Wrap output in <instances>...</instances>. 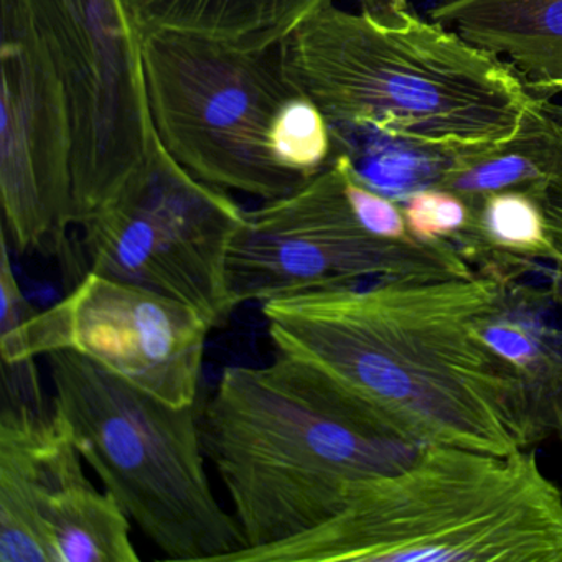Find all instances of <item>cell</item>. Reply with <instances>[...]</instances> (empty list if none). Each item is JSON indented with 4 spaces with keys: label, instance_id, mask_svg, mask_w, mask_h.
Listing matches in <instances>:
<instances>
[{
    "label": "cell",
    "instance_id": "17",
    "mask_svg": "<svg viewBox=\"0 0 562 562\" xmlns=\"http://www.w3.org/2000/svg\"><path fill=\"white\" fill-rule=\"evenodd\" d=\"M274 146L289 169L312 179L330 162V126L311 100L295 94L279 117Z\"/></svg>",
    "mask_w": 562,
    "mask_h": 562
},
{
    "label": "cell",
    "instance_id": "20",
    "mask_svg": "<svg viewBox=\"0 0 562 562\" xmlns=\"http://www.w3.org/2000/svg\"><path fill=\"white\" fill-rule=\"evenodd\" d=\"M334 154V153H331ZM340 154V153H335ZM344 156V154H341ZM345 157L347 162V190L353 203L355 212L364 226L381 238L387 239H406L411 238L409 229H407L406 220H404L403 209L397 205L394 200L381 195L376 190L364 186L357 173L350 159Z\"/></svg>",
    "mask_w": 562,
    "mask_h": 562
},
{
    "label": "cell",
    "instance_id": "9",
    "mask_svg": "<svg viewBox=\"0 0 562 562\" xmlns=\"http://www.w3.org/2000/svg\"><path fill=\"white\" fill-rule=\"evenodd\" d=\"M0 304L2 363L75 351L170 406H195L213 327L192 305L88 272L60 302L37 311L15 278L5 236Z\"/></svg>",
    "mask_w": 562,
    "mask_h": 562
},
{
    "label": "cell",
    "instance_id": "8",
    "mask_svg": "<svg viewBox=\"0 0 562 562\" xmlns=\"http://www.w3.org/2000/svg\"><path fill=\"white\" fill-rule=\"evenodd\" d=\"M475 274L446 239H387L371 233L348 195L345 157L335 153L301 189L245 210L228 261L238 307L321 289Z\"/></svg>",
    "mask_w": 562,
    "mask_h": 562
},
{
    "label": "cell",
    "instance_id": "3",
    "mask_svg": "<svg viewBox=\"0 0 562 562\" xmlns=\"http://www.w3.org/2000/svg\"><path fill=\"white\" fill-rule=\"evenodd\" d=\"M200 429L245 538L229 562L318 528L357 483L406 469L423 449L281 355L225 368Z\"/></svg>",
    "mask_w": 562,
    "mask_h": 562
},
{
    "label": "cell",
    "instance_id": "14",
    "mask_svg": "<svg viewBox=\"0 0 562 562\" xmlns=\"http://www.w3.org/2000/svg\"><path fill=\"white\" fill-rule=\"evenodd\" d=\"M143 34L183 32L271 48L324 0H124Z\"/></svg>",
    "mask_w": 562,
    "mask_h": 562
},
{
    "label": "cell",
    "instance_id": "10",
    "mask_svg": "<svg viewBox=\"0 0 562 562\" xmlns=\"http://www.w3.org/2000/svg\"><path fill=\"white\" fill-rule=\"evenodd\" d=\"M54 58L74 127V222L146 160L150 116L143 38L124 0H19Z\"/></svg>",
    "mask_w": 562,
    "mask_h": 562
},
{
    "label": "cell",
    "instance_id": "6",
    "mask_svg": "<svg viewBox=\"0 0 562 562\" xmlns=\"http://www.w3.org/2000/svg\"><path fill=\"white\" fill-rule=\"evenodd\" d=\"M143 55L157 136L196 179L261 202L311 180L276 153L279 117L299 94L282 74L278 45L156 31L144 34Z\"/></svg>",
    "mask_w": 562,
    "mask_h": 562
},
{
    "label": "cell",
    "instance_id": "13",
    "mask_svg": "<svg viewBox=\"0 0 562 562\" xmlns=\"http://www.w3.org/2000/svg\"><path fill=\"white\" fill-rule=\"evenodd\" d=\"M429 19L505 58L535 93L562 90V0H437Z\"/></svg>",
    "mask_w": 562,
    "mask_h": 562
},
{
    "label": "cell",
    "instance_id": "11",
    "mask_svg": "<svg viewBox=\"0 0 562 562\" xmlns=\"http://www.w3.org/2000/svg\"><path fill=\"white\" fill-rule=\"evenodd\" d=\"M2 2L0 196L19 252L83 279L74 222V127L64 81L19 0Z\"/></svg>",
    "mask_w": 562,
    "mask_h": 562
},
{
    "label": "cell",
    "instance_id": "4",
    "mask_svg": "<svg viewBox=\"0 0 562 562\" xmlns=\"http://www.w3.org/2000/svg\"><path fill=\"white\" fill-rule=\"evenodd\" d=\"M562 562V492L531 450L426 446L328 521L243 562Z\"/></svg>",
    "mask_w": 562,
    "mask_h": 562
},
{
    "label": "cell",
    "instance_id": "18",
    "mask_svg": "<svg viewBox=\"0 0 562 562\" xmlns=\"http://www.w3.org/2000/svg\"><path fill=\"white\" fill-rule=\"evenodd\" d=\"M401 209L411 235L424 241H456L473 216L472 206L462 196L439 187L413 193Z\"/></svg>",
    "mask_w": 562,
    "mask_h": 562
},
{
    "label": "cell",
    "instance_id": "19",
    "mask_svg": "<svg viewBox=\"0 0 562 562\" xmlns=\"http://www.w3.org/2000/svg\"><path fill=\"white\" fill-rule=\"evenodd\" d=\"M548 108V101H546ZM548 172L535 193L546 222L549 262L562 282V117L548 110Z\"/></svg>",
    "mask_w": 562,
    "mask_h": 562
},
{
    "label": "cell",
    "instance_id": "2",
    "mask_svg": "<svg viewBox=\"0 0 562 562\" xmlns=\"http://www.w3.org/2000/svg\"><path fill=\"white\" fill-rule=\"evenodd\" d=\"M291 87L328 124L459 153L508 143L539 94L505 58L432 19L324 0L278 44Z\"/></svg>",
    "mask_w": 562,
    "mask_h": 562
},
{
    "label": "cell",
    "instance_id": "12",
    "mask_svg": "<svg viewBox=\"0 0 562 562\" xmlns=\"http://www.w3.org/2000/svg\"><path fill=\"white\" fill-rule=\"evenodd\" d=\"M2 368L0 562H55L45 499L85 460L57 411L45 406L35 360Z\"/></svg>",
    "mask_w": 562,
    "mask_h": 562
},
{
    "label": "cell",
    "instance_id": "5",
    "mask_svg": "<svg viewBox=\"0 0 562 562\" xmlns=\"http://www.w3.org/2000/svg\"><path fill=\"white\" fill-rule=\"evenodd\" d=\"M45 358L85 463L164 558L232 561L245 538L213 493L200 406H170L75 351Z\"/></svg>",
    "mask_w": 562,
    "mask_h": 562
},
{
    "label": "cell",
    "instance_id": "1",
    "mask_svg": "<svg viewBox=\"0 0 562 562\" xmlns=\"http://www.w3.org/2000/svg\"><path fill=\"white\" fill-rule=\"evenodd\" d=\"M508 281H380L285 295L261 311L276 355L378 426L419 447L509 456L551 426L483 338Z\"/></svg>",
    "mask_w": 562,
    "mask_h": 562
},
{
    "label": "cell",
    "instance_id": "16",
    "mask_svg": "<svg viewBox=\"0 0 562 562\" xmlns=\"http://www.w3.org/2000/svg\"><path fill=\"white\" fill-rule=\"evenodd\" d=\"M532 295L509 279L482 331L490 348L528 384L552 427V406L562 393L561 338L529 305Z\"/></svg>",
    "mask_w": 562,
    "mask_h": 562
},
{
    "label": "cell",
    "instance_id": "15",
    "mask_svg": "<svg viewBox=\"0 0 562 562\" xmlns=\"http://www.w3.org/2000/svg\"><path fill=\"white\" fill-rule=\"evenodd\" d=\"M44 526L55 562H139L131 518L83 469L68 475L45 499Z\"/></svg>",
    "mask_w": 562,
    "mask_h": 562
},
{
    "label": "cell",
    "instance_id": "21",
    "mask_svg": "<svg viewBox=\"0 0 562 562\" xmlns=\"http://www.w3.org/2000/svg\"><path fill=\"white\" fill-rule=\"evenodd\" d=\"M548 110L551 111L552 114H555V116L562 117V106H559V104L548 101Z\"/></svg>",
    "mask_w": 562,
    "mask_h": 562
},
{
    "label": "cell",
    "instance_id": "7",
    "mask_svg": "<svg viewBox=\"0 0 562 562\" xmlns=\"http://www.w3.org/2000/svg\"><path fill=\"white\" fill-rule=\"evenodd\" d=\"M243 218L228 192L192 176L156 136L146 160L75 228L83 278L149 289L223 327L238 308L228 261Z\"/></svg>",
    "mask_w": 562,
    "mask_h": 562
}]
</instances>
